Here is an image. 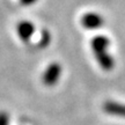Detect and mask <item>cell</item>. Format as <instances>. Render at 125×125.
<instances>
[{
	"label": "cell",
	"mask_w": 125,
	"mask_h": 125,
	"mask_svg": "<svg viewBox=\"0 0 125 125\" xmlns=\"http://www.w3.org/2000/svg\"><path fill=\"white\" fill-rule=\"evenodd\" d=\"M103 110H104V112H107L108 115L125 117V104L116 103L114 101H108V102L104 103Z\"/></svg>",
	"instance_id": "8992f818"
},
{
	"label": "cell",
	"mask_w": 125,
	"mask_h": 125,
	"mask_svg": "<svg viewBox=\"0 0 125 125\" xmlns=\"http://www.w3.org/2000/svg\"><path fill=\"white\" fill-rule=\"evenodd\" d=\"M60 75H62V66L59 65L58 62H52L44 71L42 80H43V83L45 86L52 87V86H54L58 82Z\"/></svg>",
	"instance_id": "6da1fadb"
},
{
	"label": "cell",
	"mask_w": 125,
	"mask_h": 125,
	"mask_svg": "<svg viewBox=\"0 0 125 125\" xmlns=\"http://www.w3.org/2000/svg\"><path fill=\"white\" fill-rule=\"evenodd\" d=\"M95 58L97 60L100 67L103 71H111L115 66V60L114 57L109 53L108 51H103L100 53H95Z\"/></svg>",
	"instance_id": "5b68a950"
},
{
	"label": "cell",
	"mask_w": 125,
	"mask_h": 125,
	"mask_svg": "<svg viewBox=\"0 0 125 125\" xmlns=\"http://www.w3.org/2000/svg\"><path fill=\"white\" fill-rule=\"evenodd\" d=\"M9 118L6 112H0V125H8Z\"/></svg>",
	"instance_id": "52a82bcc"
},
{
	"label": "cell",
	"mask_w": 125,
	"mask_h": 125,
	"mask_svg": "<svg viewBox=\"0 0 125 125\" xmlns=\"http://www.w3.org/2000/svg\"><path fill=\"white\" fill-rule=\"evenodd\" d=\"M16 32H18V36L20 37V40H22L23 42H28L35 32V27L29 21H22L18 24Z\"/></svg>",
	"instance_id": "277c9868"
},
{
	"label": "cell",
	"mask_w": 125,
	"mask_h": 125,
	"mask_svg": "<svg viewBox=\"0 0 125 125\" xmlns=\"http://www.w3.org/2000/svg\"><path fill=\"white\" fill-rule=\"evenodd\" d=\"M37 0H20V2L22 5H24V6H30V5L35 4Z\"/></svg>",
	"instance_id": "ba28073f"
},
{
	"label": "cell",
	"mask_w": 125,
	"mask_h": 125,
	"mask_svg": "<svg viewBox=\"0 0 125 125\" xmlns=\"http://www.w3.org/2000/svg\"><path fill=\"white\" fill-rule=\"evenodd\" d=\"M109 45H110V40L105 35H97L90 41V48L94 51V54L108 51Z\"/></svg>",
	"instance_id": "3957f363"
},
{
	"label": "cell",
	"mask_w": 125,
	"mask_h": 125,
	"mask_svg": "<svg viewBox=\"0 0 125 125\" xmlns=\"http://www.w3.org/2000/svg\"><path fill=\"white\" fill-rule=\"evenodd\" d=\"M81 26L88 29V30H95L98 29L103 24V18L97 13H94V12H89V13H86L85 15L81 16Z\"/></svg>",
	"instance_id": "7a4b0ae2"
}]
</instances>
